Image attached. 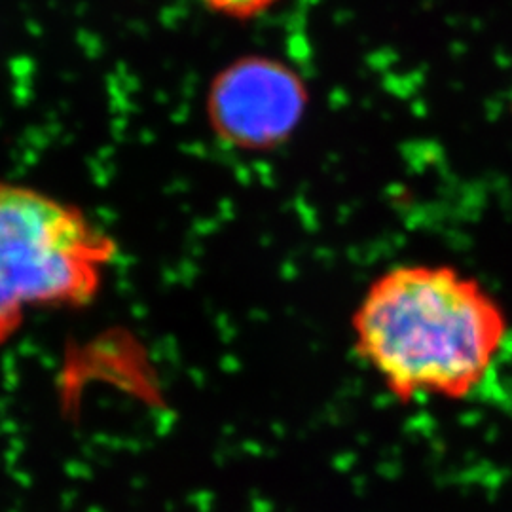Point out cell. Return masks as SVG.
<instances>
[{"instance_id":"1","label":"cell","mask_w":512,"mask_h":512,"mask_svg":"<svg viewBox=\"0 0 512 512\" xmlns=\"http://www.w3.org/2000/svg\"><path fill=\"white\" fill-rule=\"evenodd\" d=\"M353 346L403 403L465 401L494 372L507 315L476 279L408 264L378 275L351 317Z\"/></svg>"},{"instance_id":"2","label":"cell","mask_w":512,"mask_h":512,"mask_svg":"<svg viewBox=\"0 0 512 512\" xmlns=\"http://www.w3.org/2000/svg\"><path fill=\"white\" fill-rule=\"evenodd\" d=\"M118 245L73 203L0 179V346L35 310H78L99 296Z\"/></svg>"},{"instance_id":"3","label":"cell","mask_w":512,"mask_h":512,"mask_svg":"<svg viewBox=\"0 0 512 512\" xmlns=\"http://www.w3.org/2000/svg\"><path fill=\"white\" fill-rule=\"evenodd\" d=\"M308 105V86L289 63L272 55H241L211 78L205 118L224 147L264 154L293 137Z\"/></svg>"},{"instance_id":"4","label":"cell","mask_w":512,"mask_h":512,"mask_svg":"<svg viewBox=\"0 0 512 512\" xmlns=\"http://www.w3.org/2000/svg\"><path fill=\"white\" fill-rule=\"evenodd\" d=\"M207 10L219 14L222 18L245 19L258 18L272 10L281 0H202Z\"/></svg>"}]
</instances>
